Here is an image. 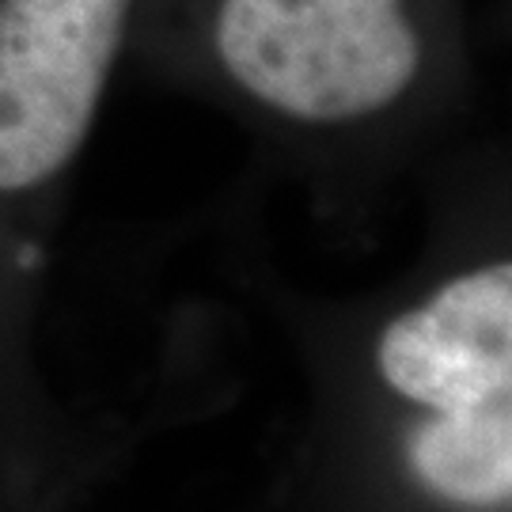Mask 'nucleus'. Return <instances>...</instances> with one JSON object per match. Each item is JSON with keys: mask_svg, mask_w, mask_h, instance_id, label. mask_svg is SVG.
Returning a JSON list of instances; mask_svg holds the SVG:
<instances>
[{"mask_svg": "<svg viewBox=\"0 0 512 512\" xmlns=\"http://www.w3.org/2000/svg\"><path fill=\"white\" fill-rule=\"evenodd\" d=\"M414 471L459 505H505L512 494V391L437 410L414 437Z\"/></svg>", "mask_w": 512, "mask_h": 512, "instance_id": "obj_4", "label": "nucleus"}, {"mask_svg": "<svg viewBox=\"0 0 512 512\" xmlns=\"http://www.w3.org/2000/svg\"><path fill=\"white\" fill-rule=\"evenodd\" d=\"M129 0H0V190L73 160L126 31Z\"/></svg>", "mask_w": 512, "mask_h": 512, "instance_id": "obj_2", "label": "nucleus"}, {"mask_svg": "<svg viewBox=\"0 0 512 512\" xmlns=\"http://www.w3.org/2000/svg\"><path fill=\"white\" fill-rule=\"evenodd\" d=\"M380 372L399 395L433 410L512 391V266L448 281L380 338Z\"/></svg>", "mask_w": 512, "mask_h": 512, "instance_id": "obj_3", "label": "nucleus"}, {"mask_svg": "<svg viewBox=\"0 0 512 512\" xmlns=\"http://www.w3.org/2000/svg\"><path fill=\"white\" fill-rule=\"evenodd\" d=\"M217 50L255 99L308 122L372 114L418 73L399 0H224Z\"/></svg>", "mask_w": 512, "mask_h": 512, "instance_id": "obj_1", "label": "nucleus"}]
</instances>
